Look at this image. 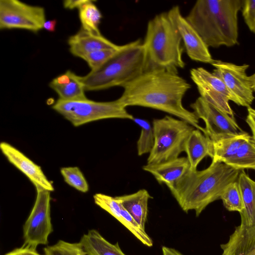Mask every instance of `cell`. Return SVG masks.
I'll list each match as a JSON object with an SVG mask.
<instances>
[{
	"label": "cell",
	"instance_id": "cell-1",
	"mask_svg": "<svg viewBox=\"0 0 255 255\" xmlns=\"http://www.w3.org/2000/svg\"><path fill=\"white\" fill-rule=\"evenodd\" d=\"M118 100L126 108L140 106L159 110L186 121L205 134V128L183 99L191 85L178 73L165 70L145 72L123 87Z\"/></svg>",
	"mask_w": 255,
	"mask_h": 255
},
{
	"label": "cell",
	"instance_id": "cell-2",
	"mask_svg": "<svg viewBox=\"0 0 255 255\" xmlns=\"http://www.w3.org/2000/svg\"><path fill=\"white\" fill-rule=\"evenodd\" d=\"M241 171L219 162H212L202 170H189L168 187L185 212L194 210L199 216L206 207L220 199L226 186L238 179Z\"/></svg>",
	"mask_w": 255,
	"mask_h": 255
},
{
	"label": "cell",
	"instance_id": "cell-3",
	"mask_svg": "<svg viewBox=\"0 0 255 255\" xmlns=\"http://www.w3.org/2000/svg\"><path fill=\"white\" fill-rule=\"evenodd\" d=\"M243 0H198L185 16L208 47L238 44V13Z\"/></svg>",
	"mask_w": 255,
	"mask_h": 255
},
{
	"label": "cell",
	"instance_id": "cell-4",
	"mask_svg": "<svg viewBox=\"0 0 255 255\" xmlns=\"http://www.w3.org/2000/svg\"><path fill=\"white\" fill-rule=\"evenodd\" d=\"M182 39L169 11L160 13L147 23L142 45L145 72L165 70L178 73L185 63Z\"/></svg>",
	"mask_w": 255,
	"mask_h": 255
},
{
	"label": "cell",
	"instance_id": "cell-5",
	"mask_svg": "<svg viewBox=\"0 0 255 255\" xmlns=\"http://www.w3.org/2000/svg\"><path fill=\"white\" fill-rule=\"evenodd\" d=\"M141 40L124 44L98 68L80 76L86 91H99L116 86L123 87L144 71V54Z\"/></svg>",
	"mask_w": 255,
	"mask_h": 255
},
{
	"label": "cell",
	"instance_id": "cell-6",
	"mask_svg": "<svg viewBox=\"0 0 255 255\" xmlns=\"http://www.w3.org/2000/svg\"><path fill=\"white\" fill-rule=\"evenodd\" d=\"M154 144L147 159V164L161 163L179 157L185 151V144L195 128L188 123L165 116L153 120Z\"/></svg>",
	"mask_w": 255,
	"mask_h": 255
},
{
	"label": "cell",
	"instance_id": "cell-7",
	"mask_svg": "<svg viewBox=\"0 0 255 255\" xmlns=\"http://www.w3.org/2000/svg\"><path fill=\"white\" fill-rule=\"evenodd\" d=\"M52 108L75 127L103 119L133 121L134 119L118 99L109 102H97L88 99L77 101L58 99Z\"/></svg>",
	"mask_w": 255,
	"mask_h": 255
},
{
	"label": "cell",
	"instance_id": "cell-8",
	"mask_svg": "<svg viewBox=\"0 0 255 255\" xmlns=\"http://www.w3.org/2000/svg\"><path fill=\"white\" fill-rule=\"evenodd\" d=\"M35 188V201L23 227V245L36 248L39 245L48 244L53 227L50 217L51 192Z\"/></svg>",
	"mask_w": 255,
	"mask_h": 255
},
{
	"label": "cell",
	"instance_id": "cell-9",
	"mask_svg": "<svg viewBox=\"0 0 255 255\" xmlns=\"http://www.w3.org/2000/svg\"><path fill=\"white\" fill-rule=\"evenodd\" d=\"M44 8L17 0H0V29H21L37 32L46 21Z\"/></svg>",
	"mask_w": 255,
	"mask_h": 255
},
{
	"label": "cell",
	"instance_id": "cell-10",
	"mask_svg": "<svg viewBox=\"0 0 255 255\" xmlns=\"http://www.w3.org/2000/svg\"><path fill=\"white\" fill-rule=\"evenodd\" d=\"M190 77L197 87L200 97L220 110L234 117L229 101L241 106L242 103L219 77L203 67L191 69Z\"/></svg>",
	"mask_w": 255,
	"mask_h": 255
},
{
	"label": "cell",
	"instance_id": "cell-11",
	"mask_svg": "<svg viewBox=\"0 0 255 255\" xmlns=\"http://www.w3.org/2000/svg\"><path fill=\"white\" fill-rule=\"evenodd\" d=\"M193 112L205 124V135L213 141L244 131L234 117L220 110L201 97L190 105Z\"/></svg>",
	"mask_w": 255,
	"mask_h": 255
},
{
	"label": "cell",
	"instance_id": "cell-12",
	"mask_svg": "<svg viewBox=\"0 0 255 255\" xmlns=\"http://www.w3.org/2000/svg\"><path fill=\"white\" fill-rule=\"evenodd\" d=\"M211 65L215 68L212 73L219 77L239 99L242 106L250 107L255 98L249 76L246 73L249 65H238L219 60H214Z\"/></svg>",
	"mask_w": 255,
	"mask_h": 255
},
{
	"label": "cell",
	"instance_id": "cell-13",
	"mask_svg": "<svg viewBox=\"0 0 255 255\" xmlns=\"http://www.w3.org/2000/svg\"><path fill=\"white\" fill-rule=\"evenodd\" d=\"M169 11L175 22L188 57L195 61L212 64L214 59L209 47L182 15L179 6H174Z\"/></svg>",
	"mask_w": 255,
	"mask_h": 255
},
{
	"label": "cell",
	"instance_id": "cell-14",
	"mask_svg": "<svg viewBox=\"0 0 255 255\" xmlns=\"http://www.w3.org/2000/svg\"><path fill=\"white\" fill-rule=\"evenodd\" d=\"M0 148L8 161L25 175L35 187L51 192L54 191L52 183L48 179L40 166L7 142H1Z\"/></svg>",
	"mask_w": 255,
	"mask_h": 255
},
{
	"label": "cell",
	"instance_id": "cell-15",
	"mask_svg": "<svg viewBox=\"0 0 255 255\" xmlns=\"http://www.w3.org/2000/svg\"><path fill=\"white\" fill-rule=\"evenodd\" d=\"M190 169L187 157H178L167 161L146 164L142 169L152 174L160 184L170 186L180 179Z\"/></svg>",
	"mask_w": 255,
	"mask_h": 255
},
{
	"label": "cell",
	"instance_id": "cell-16",
	"mask_svg": "<svg viewBox=\"0 0 255 255\" xmlns=\"http://www.w3.org/2000/svg\"><path fill=\"white\" fill-rule=\"evenodd\" d=\"M68 44L70 53L73 56L81 58L85 54L95 51L117 48L120 46L102 34H95L82 28L69 37Z\"/></svg>",
	"mask_w": 255,
	"mask_h": 255
},
{
	"label": "cell",
	"instance_id": "cell-17",
	"mask_svg": "<svg viewBox=\"0 0 255 255\" xmlns=\"http://www.w3.org/2000/svg\"><path fill=\"white\" fill-rule=\"evenodd\" d=\"M221 255H255V226L235 228L229 240L221 245Z\"/></svg>",
	"mask_w": 255,
	"mask_h": 255
},
{
	"label": "cell",
	"instance_id": "cell-18",
	"mask_svg": "<svg viewBox=\"0 0 255 255\" xmlns=\"http://www.w3.org/2000/svg\"><path fill=\"white\" fill-rule=\"evenodd\" d=\"M190 164V170H196L200 162L206 156H214L213 142L201 130L194 128L189 135L185 151Z\"/></svg>",
	"mask_w": 255,
	"mask_h": 255
},
{
	"label": "cell",
	"instance_id": "cell-19",
	"mask_svg": "<svg viewBox=\"0 0 255 255\" xmlns=\"http://www.w3.org/2000/svg\"><path fill=\"white\" fill-rule=\"evenodd\" d=\"M123 207L145 230L148 213V203L153 197L147 190L140 189L132 194L115 197Z\"/></svg>",
	"mask_w": 255,
	"mask_h": 255
},
{
	"label": "cell",
	"instance_id": "cell-20",
	"mask_svg": "<svg viewBox=\"0 0 255 255\" xmlns=\"http://www.w3.org/2000/svg\"><path fill=\"white\" fill-rule=\"evenodd\" d=\"M238 181L242 192L245 209L240 213L242 227L255 226V181L241 170Z\"/></svg>",
	"mask_w": 255,
	"mask_h": 255
},
{
	"label": "cell",
	"instance_id": "cell-21",
	"mask_svg": "<svg viewBox=\"0 0 255 255\" xmlns=\"http://www.w3.org/2000/svg\"><path fill=\"white\" fill-rule=\"evenodd\" d=\"M79 242L86 255H126L118 243H111L95 229L90 230L84 234Z\"/></svg>",
	"mask_w": 255,
	"mask_h": 255
},
{
	"label": "cell",
	"instance_id": "cell-22",
	"mask_svg": "<svg viewBox=\"0 0 255 255\" xmlns=\"http://www.w3.org/2000/svg\"><path fill=\"white\" fill-rule=\"evenodd\" d=\"M251 136L247 132L221 138L213 141L214 156L212 162L225 163L237 153L241 144Z\"/></svg>",
	"mask_w": 255,
	"mask_h": 255
},
{
	"label": "cell",
	"instance_id": "cell-23",
	"mask_svg": "<svg viewBox=\"0 0 255 255\" xmlns=\"http://www.w3.org/2000/svg\"><path fill=\"white\" fill-rule=\"evenodd\" d=\"M225 164L240 171L255 170V142L252 136L241 144L235 155Z\"/></svg>",
	"mask_w": 255,
	"mask_h": 255
},
{
	"label": "cell",
	"instance_id": "cell-24",
	"mask_svg": "<svg viewBox=\"0 0 255 255\" xmlns=\"http://www.w3.org/2000/svg\"><path fill=\"white\" fill-rule=\"evenodd\" d=\"M49 86L57 94L59 99L62 100L77 101L87 99L80 76L77 75L73 72L69 82L59 85L50 82Z\"/></svg>",
	"mask_w": 255,
	"mask_h": 255
},
{
	"label": "cell",
	"instance_id": "cell-25",
	"mask_svg": "<svg viewBox=\"0 0 255 255\" xmlns=\"http://www.w3.org/2000/svg\"><path fill=\"white\" fill-rule=\"evenodd\" d=\"M95 1L88 0L79 9V17L81 24V28L90 33L102 34L99 30V25L102 15L94 3Z\"/></svg>",
	"mask_w": 255,
	"mask_h": 255
},
{
	"label": "cell",
	"instance_id": "cell-26",
	"mask_svg": "<svg viewBox=\"0 0 255 255\" xmlns=\"http://www.w3.org/2000/svg\"><path fill=\"white\" fill-rule=\"evenodd\" d=\"M220 199L229 211L241 213L245 209L243 198L238 180L229 184L223 191Z\"/></svg>",
	"mask_w": 255,
	"mask_h": 255
},
{
	"label": "cell",
	"instance_id": "cell-27",
	"mask_svg": "<svg viewBox=\"0 0 255 255\" xmlns=\"http://www.w3.org/2000/svg\"><path fill=\"white\" fill-rule=\"evenodd\" d=\"M133 121L141 128L139 137L137 141V152L138 156L150 153L154 144V134L152 126L146 120L134 118Z\"/></svg>",
	"mask_w": 255,
	"mask_h": 255
},
{
	"label": "cell",
	"instance_id": "cell-28",
	"mask_svg": "<svg viewBox=\"0 0 255 255\" xmlns=\"http://www.w3.org/2000/svg\"><path fill=\"white\" fill-rule=\"evenodd\" d=\"M60 172L69 185L83 193L89 190V185L83 173L78 167L61 168Z\"/></svg>",
	"mask_w": 255,
	"mask_h": 255
},
{
	"label": "cell",
	"instance_id": "cell-29",
	"mask_svg": "<svg viewBox=\"0 0 255 255\" xmlns=\"http://www.w3.org/2000/svg\"><path fill=\"white\" fill-rule=\"evenodd\" d=\"M44 255H86L81 244L59 240L43 249Z\"/></svg>",
	"mask_w": 255,
	"mask_h": 255
},
{
	"label": "cell",
	"instance_id": "cell-30",
	"mask_svg": "<svg viewBox=\"0 0 255 255\" xmlns=\"http://www.w3.org/2000/svg\"><path fill=\"white\" fill-rule=\"evenodd\" d=\"M93 197L96 205L109 213L123 225L124 218L122 215V206L115 197L96 193Z\"/></svg>",
	"mask_w": 255,
	"mask_h": 255
},
{
	"label": "cell",
	"instance_id": "cell-31",
	"mask_svg": "<svg viewBox=\"0 0 255 255\" xmlns=\"http://www.w3.org/2000/svg\"><path fill=\"white\" fill-rule=\"evenodd\" d=\"M117 48L103 49L95 51L84 55L81 59L85 61L91 70H95L107 61L116 53L122 47Z\"/></svg>",
	"mask_w": 255,
	"mask_h": 255
},
{
	"label": "cell",
	"instance_id": "cell-32",
	"mask_svg": "<svg viewBox=\"0 0 255 255\" xmlns=\"http://www.w3.org/2000/svg\"><path fill=\"white\" fill-rule=\"evenodd\" d=\"M241 10L249 29L255 33V0H243Z\"/></svg>",
	"mask_w": 255,
	"mask_h": 255
},
{
	"label": "cell",
	"instance_id": "cell-33",
	"mask_svg": "<svg viewBox=\"0 0 255 255\" xmlns=\"http://www.w3.org/2000/svg\"><path fill=\"white\" fill-rule=\"evenodd\" d=\"M4 255H42L36 251V248L22 245L21 247L16 248Z\"/></svg>",
	"mask_w": 255,
	"mask_h": 255
},
{
	"label": "cell",
	"instance_id": "cell-34",
	"mask_svg": "<svg viewBox=\"0 0 255 255\" xmlns=\"http://www.w3.org/2000/svg\"><path fill=\"white\" fill-rule=\"evenodd\" d=\"M246 122L252 132V137L255 142V109L251 107L248 108V115Z\"/></svg>",
	"mask_w": 255,
	"mask_h": 255
},
{
	"label": "cell",
	"instance_id": "cell-35",
	"mask_svg": "<svg viewBox=\"0 0 255 255\" xmlns=\"http://www.w3.org/2000/svg\"><path fill=\"white\" fill-rule=\"evenodd\" d=\"M88 0H66L63 1V6L68 9H79Z\"/></svg>",
	"mask_w": 255,
	"mask_h": 255
},
{
	"label": "cell",
	"instance_id": "cell-36",
	"mask_svg": "<svg viewBox=\"0 0 255 255\" xmlns=\"http://www.w3.org/2000/svg\"><path fill=\"white\" fill-rule=\"evenodd\" d=\"M57 24V21L55 19L46 20L43 24V29L49 32H54Z\"/></svg>",
	"mask_w": 255,
	"mask_h": 255
},
{
	"label": "cell",
	"instance_id": "cell-37",
	"mask_svg": "<svg viewBox=\"0 0 255 255\" xmlns=\"http://www.w3.org/2000/svg\"><path fill=\"white\" fill-rule=\"evenodd\" d=\"M161 250L162 255H183L175 249L167 247L162 246Z\"/></svg>",
	"mask_w": 255,
	"mask_h": 255
},
{
	"label": "cell",
	"instance_id": "cell-38",
	"mask_svg": "<svg viewBox=\"0 0 255 255\" xmlns=\"http://www.w3.org/2000/svg\"><path fill=\"white\" fill-rule=\"evenodd\" d=\"M252 89L255 92V73L249 76Z\"/></svg>",
	"mask_w": 255,
	"mask_h": 255
}]
</instances>
